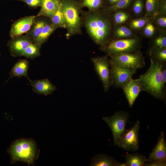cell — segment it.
I'll return each mask as SVG.
<instances>
[{
    "label": "cell",
    "instance_id": "6da1fadb",
    "mask_svg": "<svg viewBox=\"0 0 166 166\" xmlns=\"http://www.w3.org/2000/svg\"><path fill=\"white\" fill-rule=\"evenodd\" d=\"M82 26L95 43L105 47L111 40L114 27L110 14L103 8L93 11L81 10Z\"/></svg>",
    "mask_w": 166,
    "mask_h": 166
},
{
    "label": "cell",
    "instance_id": "7a4b0ae2",
    "mask_svg": "<svg viewBox=\"0 0 166 166\" xmlns=\"http://www.w3.org/2000/svg\"><path fill=\"white\" fill-rule=\"evenodd\" d=\"M150 59V65L147 70L137 79L141 90L146 92L155 98L165 101L166 88L164 86L161 74L163 64Z\"/></svg>",
    "mask_w": 166,
    "mask_h": 166
},
{
    "label": "cell",
    "instance_id": "3957f363",
    "mask_svg": "<svg viewBox=\"0 0 166 166\" xmlns=\"http://www.w3.org/2000/svg\"><path fill=\"white\" fill-rule=\"evenodd\" d=\"M7 151L10 156L11 164L21 161L30 166L34 165L40 150L34 140L21 138L12 142Z\"/></svg>",
    "mask_w": 166,
    "mask_h": 166
},
{
    "label": "cell",
    "instance_id": "277c9868",
    "mask_svg": "<svg viewBox=\"0 0 166 166\" xmlns=\"http://www.w3.org/2000/svg\"><path fill=\"white\" fill-rule=\"evenodd\" d=\"M66 25V37L82 34V24L80 16L83 8L81 0H60Z\"/></svg>",
    "mask_w": 166,
    "mask_h": 166
},
{
    "label": "cell",
    "instance_id": "5b68a950",
    "mask_svg": "<svg viewBox=\"0 0 166 166\" xmlns=\"http://www.w3.org/2000/svg\"><path fill=\"white\" fill-rule=\"evenodd\" d=\"M142 38L138 36L131 38L111 40L105 47L99 49L106 54L137 52L141 48Z\"/></svg>",
    "mask_w": 166,
    "mask_h": 166
},
{
    "label": "cell",
    "instance_id": "8992f818",
    "mask_svg": "<svg viewBox=\"0 0 166 166\" xmlns=\"http://www.w3.org/2000/svg\"><path fill=\"white\" fill-rule=\"evenodd\" d=\"M106 55L110 61L122 67L137 70L145 66V57L141 51Z\"/></svg>",
    "mask_w": 166,
    "mask_h": 166
},
{
    "label": "cell",
    "instance_id": "52a82bcc",
    "mask_svg": "<svg viewBox=\"0 0 166 166\" xmlns=\"http://www.w3.org/2000/svg\"><path fill=\"white\" fill-rule=\"evenodd\" d=\"M129 118V113L123 111L117 112L111 116L102 117V119L108 125L111 130L113 140V145L117 144L125 130Z\"/></svg>",
    "mask_w": 166,
    "mask_h": 166
},
{
    "label": "cell",
    "instance_id": "ba28073f",
    "mask_svg": "<svg viewBox=\"0 0 166 166\" xmlns=\"http://www.w3.org/2000/svg\"><path fill=\"white\" fill-rule=\"evenodd\" d=\"M95 71L101 81L104 91H108L112 85L109 59L107 55L91 58Z\"/></svg>",
    "mask_w": 166,
    "mask_h": 166
},
{
    "label": "cell",
    "instance_id": "9c48e42d",
    "mask_svg": "<svg viewBox=\"0 0 166 166\" xmlns=\"http://www.w3.org/2000/svg\"><path fill=\"white\" fill-rule=\"evenodd\" d=\"M140 121L137 120L129 129H125L116 145L125 150L134 152L139 149Z\"/></svg>",
    "mask_w": 166,
    "mask_h": 166
},
{
    "label": "cell",
    "instance_id": "30bf717a",
    "mask_svg": "<svg viewBox=\"0 0 166 166\" xmlns=\"http://www.w3.org/2000/svg\"><path fill=\"white\" fill-rule=\"evenodd\" d=\"M112 85L122 89L125 84L136 73L137 70L118 66L109 60Z\"/></svg>",
    "mask_w": 166,
    "mask_h": 166
},
{
    "label": "cell",
    "instance_id": "8fae6325",
    "mask_svg": "<svg viewBox=\"0 0 166 166\" xmlns=\"http://www.w3.org/2000/svg\"><path fill=\"white\" fill-rule=\"evenodd\" d=\"M31 43L26 35H22L11 38L8 41L7 46L11 55L16 57L22 56L25 49Z\"/></svg>",
    "mask_w": 166,
    "mask_h": 166
},
{
    "label": "cell",
    "instance_id": "7c38bea8",
    "mask_svg": "<svg viewBox=\"0 0 166 166\" xmlns=\"http://www.w3.org/2000/svg\"><path fill=\"white\" fill-rule=\"evenodd\" d=\"M36 17L35 15L26 16L15 21L12 24L10 31L9 35L11 38L26 33Z\"/></svg>",
    "mask_w": 166,
    "mask_h": 166
},
{
    "label": "cell",
    "instance_id": "4fadbf2b",
    "mask_svg": "<svg viewBox=\"0 0 166 166\" xmlns=\"http://www.w3.org/2000/svg\"><path fill=\"white\" fill-rule=\"evenodd\" d=\"M162 160H166V142L165 134L163 131L160 133L157 143L149 154L145 163Z\"/></svg>",
    "mask_w": 166,
    "mask_h": 166
},
{
    "label": "cell",
    "instance_id": "5bb4252c",
    "mask_svg": "<svg viewBox=\"0 0 166 166\" xmlns=\"http://www.w3.org/2000/svg\"><path fill=\"white\" fill-rule=\"evenodd\" d=\"M122 89L129 107L132 108L139 94L141 91L139 81L137 79H134L132 78L125 84Z\"/></svg>",
    "mask_w": 166,
    "mask_h": 166
},
{
    "label": "cell",
    "instance_id": "9a60e30c",
    "mask_svg": "<svg viewBox=\"0 0 166 166\" xmlns=\"http://www.w3.org/2000/svg\"><path fill=\"white\" fill-rule=\"evenodd\" d=\"M29 80L33 91L38 94L47 96L52 94L57 89V87L47 78Z\"/></svg>",
    "mask_w": 166,
    "mask_h": 166
},
{
    "label": "cell",
    "instance_id": "2e32d148",
    "mask_svg": "<svg viewBox=\"0 0 166 166\" xmlns=\"http://www.w3.org/2000/svg\"><path fill=\"white\" fill-rule=\"evenodd\" d=\"M50 21L49 18L43 16L35 18L30 29L26 34L29 37L32 43L35 42L44 26Z\"/></svg>",
    "mask_w": 166,
    "mask_h": 166
},
{
    "label": "cell",
    "instance_id": "e0dca14e",
    "mask_svg": "<svg viewBox=\"0 0 166 166\" xmlns=\"http://www.w3.org/2000/svg\"><path fill=\"white\" fill-rule=\"evenodd\" d=\"M138 36V33L131 29L127 24H121L114 26L111 40L131 38Z\"/></svg>",
    "mask_w": 166,
    "mask_h": 166
},
{
    "label": "cell",
    "instance_id": "ac0fdd59",
    "mask_svg": "<svg viewBox=\"0 0 166 166\" xmlns=\"http://www.w3.org/2000/svg\"><path fill=\"white\" fill-rule=\"evenodd\" d=\"M59 3V0H42L41 9L36 17L43 16L50 20L57 10Z\"/></svg>",
    "mask_w": 166,
    "mask_h": 166
},
{
    "label": "cell",
    "instance_id": "d6986e66",
    "mask_svg": "<svg viewBox=\"0 0 166 166\" xmlns=\"http://www.w3.org/2000/svg\"><path fill=\"white\" fill-rule=\"evenodd\" d=\"M29 67L28 61L26 59L19 60L12 68L9 73V78L15 77H19L25 76L29 80L30 79L27 76Z\"/></svg>",
    "mask_w": 166,
    "mask_h": 166
},
{
    "label": "cell",
    "instance_id": "ffe728a7",
    "mask_svg": "<svg viewBox=\"0 0 166 166\" xmlns=\"http://www.w3.org/2000/svg\"><path fill=\"white\" fill-rule=\"evenodd\" d=\"M120 162L111 156L105 154L97 155L91 160L90 166H119Z\"/></svg>",
    "mask_w": 166,
    "mask_h": 166
},
{
    "label": "cell",
    "instance_id": "44dd1931",
    "mask_svg": "<svg viewBox=\"0 0 166 166\" xmlns=\"http://www.w3.org/2000/svg\"><path fill=\"white\" fill-rule=\"evenodd\" d=\"M114 26L119 25L127 24L133 18L128 10H119L110 14Z\"/></svg>",
    "mask_w": 166,
    "mask_h": 166
},
{
    "label": "cell",
    "instance_id": "7402d4cb",
    "mask_svg": "<svg viewBox=\"0 0 166 166\" xmlns=\"http://www.w3.org/2000/svg\"><path fill=\"white\" fill-rule=\"evenodd\" d=\"M145 0H133L128 10L133 18L145 14Z\"/></svg>",
    "mask_w": 166,
    "mask_h": 166
},
{
    "label": "cell",
    "instance_id": "603a6c76",
    "mask_svg": "<svg viewBox=\"0 0 166 166\" xmlns=\"http://www.w3.org/2000/svg\"><path fill=\"white\" fill-rule=\"evenodd\" d=\"M148 54L150 59L161 64L166 63V47L150 49Z\"/></svg>",
    "mask_w": 166,
    "mask_h": 166
},
{
    "label": "cell",
    "instance_id": "cb8c5ba5",
    "mask_svg": "<svg viewBox=\"0 0 166 166\" xmlns=\"http://www.w3.org/2000/svg\"><path fill=\"white\" fill-rule=\"evenodd\" d=\"M151 19L144 14L139 17L132 18L127 24L131 29L138 33Z\"/></svg>",
    "mask_w": 166,
    "mask_h": 166
},
{
    "label": "cell",
    "instance_id": "d4e9b609",
    "mask_svg": "<svg viewBox=\"0 0 166 166\" xmlns=\"http://www.w3.org/2000/svg\"><path fill=\"white\" fill-rule=\"evenodd\" d=\"M145 156L137 153L127 154L125 160L127 166H143L147 160Z\"/></svg>",
    "mask_w": 166,
    "mask_h": 166
},
{
    "label": "cell",
    "instance_id": "484cf974",
    "mask_svg": "<svg viewBox=\"0 0 166 166\" xmlns=\"http://www.w3.org/2000/svg\"><path fill=\"white\" fill-rule=\"evenodd\" d=\"M57 29L51 24L50 21L44 26L41 33L34 43L42 46L46 42L50 36Z\"/></svg>",
    "mask_w": 166,
    "mask_h": 166
},
{
    "label": "cell",
    "instance_id": "4316f807",
    "mask_svg": "<svg viewBox=\"0 0 166 166\" xmlns=\"http://www.w3.org/2000/svg\"><path fill=\"white\" fill-rule=\"evenodd\" d=\"M150 39L149 48L166 47V32L158 30L156 35Z\"/></svg>",
    "mask_w": 166,
    "mask_h": 166
},
{
    "label": "cell",
    "instance_id": "83f0119b",
    "mask_svg": "<svg viewBox=\"0 0 166 166\" xmlns=\"http://www.w3.org/2000/svg\"><path fill=\"white\" fill-rule=\"evenodd\" d=\"M158 30L152 19L150 20L139 33L140 36L147 38L151 39L156 34Z\"/></svg>",
    "mask_w": 166,
    "mask_h": 166
},
{
    "label": "cell",
    "instance_id": "f1b7e54d",
    "mask_svg": "<svg viewBox=\"0 0 166 166\" xmlns=\"http://www.w3.org/2000/svg\"><path fill=\"white\" fill-rule=\"evenodd\" d=\"M50 20L51 24L57 28L66 29V25L60 0L58 9Z\"/></svg>",
    "mask_w": 166,
    "mask_h": 166
},
{
    "label": "cell",
    "instance_id": "f546056e",
    "mask_svg": "<svg viewBox=\"0 0 166 166\" xmlns=\"http://www.w3.org/2000/svg\"><path fill=\"white\" fill-rule=\"evenodd\" d=\"M159 0H145V14L152 19L158 12Z\"/></svg>",
    "mask_w": 166,
    "mask_h": 166
},
{
    "label": "cell",
    "instance_id": "4dcf8cb0",
    "mask_svg": "<svg viewBox=\"0 0 166 166\" xmlns=\"http://www.w3.org/2000/svg\"><path fill=\"white\" fill-rule=\"evenodd\" d=\"M41 46L36 43H31L25 49L22 56L28 59H33L40 55Z\"/></svg>",
    "mask_w": 166,
    "mask_h": 166
},
{
    "label": "cell",
    "instance_id": "1f68e13d",
    "mask_svg": "<svg viewBox=\"0 0 166 166\" xmlns=\"http://www.w3.org/2000/svg\"><path fill=\"white\" fill-rule=\"evenodd\" d=\"M133 0H120L115 4L109 7H105L103 9L109 13L119 10H128Z\"/></svg>",
    "mask_w": 166,
    "mask_h": 166
},
{
    "label": "cell",
    "instance_id": "d6a6232c",
    "mask_svg": "<svg viewBox=\"0 0 166 166\" xmlns=\"http://www.w3.org/2000/svg\"><path fill=\"white\" fill-rule=\"evenodd\" d=\"M82 8L87 7L89 11H93L104 7L103 0H81Z\"/></svg>",
    "mask_w": 166,
    "mask_h": 166
},
{
    "label": "cell",
    "instance_id": "836d02e7",
    "mask_svg": "<svg viewBox=\"0 0 166 166\" xmlns=\"http://www.w3.org/2000/svg\"><path fill=\"white\" fill-rule=\"evenodd\" d=\"M152 19L159 30L166 32V14L157 15Z\"/></svg>",
    "mask_w": 166,
    "mask_h": 166
},
{
    "label": "cell",
    "instance_id": "e575fe53",
    "mask_svg": "<svg viewBox=\"0 0 166 166\" xmlns=\"http://www.w3.org/2000/svg\"><path fill=\"white\" fill-rule=\"evenodd\" d=\"M23 2L31 8L35 9L41 7L42 0H13Z\"/></svg>",
    "mask_w": 166,
    "mask_h": 166
},
{
    "label": "cell",
    "instance_id": "d590c367",
    "mask_svg": "<svg viewBox=\"0 0 166 166\" xmlns=\"http://www.w3.org/2000/svg\"><path fill=\"white\" fill-rule=\"evenodd\" d=\"M166 14V0H159L157 15Z\"/></svg>",
    "mask_w": 166,
    "mask_h": 166
},
{
    "label": "cell",
    "instance_id": "8d00e7d4",
    "mask_svg": "<svg viewBox=\"0 0 166 166\" xmlns=\"http://www.w3.org/2000/svg\"><path fill=\"white\" fill-rule=\"evenodd\" d=\"M144 166H166V160L159 161L150 163H145Z\"/></svg>",
    "mask_w": 166,
    "mask_h": 166
},
{
    "label": "cell",
    "instance_id": "74e56055",
    "mask_svg": "<svg viewBox=\"0 0 166 166\" xmlns=\"http://www.w3.org/2000/svg\"><path fill=\"white\" fill-rule=\"evenodd\" d=\"M104 7H109L117 3L120 0H103Z\"/></svg>",
    "mask_w": 166,
    "mask_h": 166
},
{
    "label": "cell",
    "instance_id": "f35d334b",
    "mask_svg": "<svg viewBox=\"0 0 166 166\" xmlns=\"http://www.w3.org/2000/svg\"><path fill=\"white\" fill-rule=\"evenodd\" d=\"M119 166H127L126 162H123L120 163Z\"/></svg>",
    "mask_w": 166,
    "mask_h": 166
},
{
    "label": "cell",
    "instance_id": "ab89813d",
    "mask_svg": "<svg viewBox=\"0 0 166 166\" xmlns=\"http://www.w3.org/2000/svg\"></svg>",
    "mask_w": 166,
    "mask_h": 166
}]
</instances>
